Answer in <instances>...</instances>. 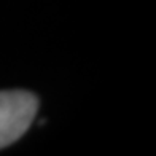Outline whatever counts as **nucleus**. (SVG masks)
I'll return each mask as SVG.
<instances>
[{
	"instance_id": "obj_1",
	"label": "nucleus",
	"mask_w": 156,
	"mask_h": 156,
	"mask_svg": "<svg viewBox=\"0 0 156 156\" xmlns=\"http://www.w3.org/2000/svg\"><path fill=\"white\" fill-rule=\"evenodd\" d=\"M38 110V99L29 91H0V150L26 134Z\"/></svg>"
}]
</instances>
